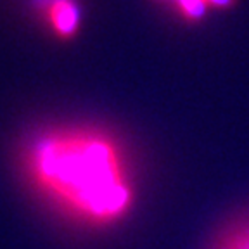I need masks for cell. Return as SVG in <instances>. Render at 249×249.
<instances>
[{
	"label": "cell",
	"instance_id": "cell-1",
	"mask_svg": "<svg viewBox=\"0 0 249 249\" xmlns=\"http://www.w3.org/2000/svg\"><path fill=\"white\" fill-rule=\"evenodd\" d=\"M21 166L33 191L82 225H116L135 206L126 154L106 130L83 124L42 130L28 140Z\"/></svg>",
	"mask_w": 249,
	"mask_h": 249
},
{
	"label": "cell",
	"instance_id": "cell-2",
	"mask_svg": "<svg viewBox=\"0 0 249 249\" xmlns=\"http://www.w3.org/2000/svg\"><path fill=\"white\" fill-rule=\"evenodd\" d=\"M43 23L59 40H71L82 28V9L76 0H36Z\"/></svg>",
	"mask_w": 249,
	"mask_h": 249
},
{
	"label": "cell",
	"instance_id": "cell-3",
	"mask_svg": "<svg viewBox=\"0 0 249 249\" xmlns=\"http://www.w3.org/2000/svg\"><path fill=\"white\" fill-rule=\"evenodd\" d=\"M211 249H249V216L227 227Z\"/></svg>",
	"mask_w": 249,
	"mask_h": 249
},
{
	"label": "cell",
	"instance_id": "cell-4",
	"mask_svg": "<svg viewBox=\"0 0 249 249\" xmlns=\"http://www.w3.org/2000/svg\"><path fill=\"white\" fill-rule=\"evenodd\" d=\"M177 14L185 21L187 24L201 23L211 11L204 0H173Z\"/></svg>",
	"mask_w": 249,
	"mask_h": 249
},
{
	"label": "cell",
	"instance_id": "cell-5",
	"mask_svg": "<svg viewBox=\"0 0 249 249\" xmlns=\"http://www.w3.org/2000/svg\"><path fill=\"white\" fill-rule=\"evenodd\" d=\"M210 9H232L237 4V0H204Z\"/></svg>",
	"mask_w": 249,
	"mask_h": 249
},
{
	"label": "cell",
	"instance_id": "cell-6",
	"mask_svg": "<svg viewBox=\"0 0 249 249\" xmlns=\"http://www.w3.org/2000/svg\"><path fill=\"white\" fill-rule=\"evenodd\" d=\"M158 2H173V0H158Z\"/></svg>",
	"mask_w": 249,
	"mask_h": 249
}]
</instances>
